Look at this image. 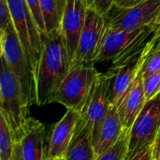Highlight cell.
Segmentation results:
<instances>
[{
  "instance_id": "1",
  "label": "cell",
  "mask_w": 160,
  "mask_h": 160,
  "mask_svg": "<svg viewBox=\"0 0 160 160\" xmlns=\"http://www.w3.org/2000/svg\"><path fill=\"white\" fill-rule=\"evenodd\" d=\"M43 51L37 73L38 106L53 103L55 95L70 70V61L61 29L41 34Z\"/></svg>"
},
{
  "instance_id": "2",
  "label": "cell",
  "mask_w": 160,
  "mask_h": 160,
  "mask_svg": "<svg viewBox=\"0 0 160 160\" xmlns=\"http://www.w3.org/2000/svg\"><path fill=\"white\" fill-rule=\"evenodd\" d=\"M0 114L7 121L14 143L20 142L26 134L32 117L29 116L30 105L22 88L4 57L1 56L0 74Z\"/></svg>"
},
{
  "instance_id": "3",
  "label": "cell",
  "mask_w": 160,
  "mask_h": 160,
  "mask_svg": "<svg viewBox=\"0 0 160 160\" xmlns=\"http://www.w3.org/2000/svg\"><path fill=\"white\" fill-rule=\"evenodd\" d=\"M158 26V24H152L133 31L107 28L97 63L111 62L116 65L136 56L142 52L148 41L147 38L155 33Z\"/></svg>"
},
{
  "instance_id": "4",
  "label": "cell",
  "mask_w": 160,
  "mask_h": 160,
  "mask_svg": "<svg viewBox=\"0 0 160 160\" xmlns=\"http://www.w3.org/2000/svg\"><path fill=\"white\" fill-rule=\"evenodd\" d=\"M0 46L1 56L15 75L27 103L30 107L37 105V77L24 54L16 30L0 33Z\"/></svg>"
},
{
  "instance_id": "5",
  "label": "cell",
  "mask_w": 160,
  "mask_h": 160,
  "mask_svg": "<svg viewBox=\"0 0 160 160\" xmlns=\"http://www.w3.org/2000/svg\"><path fill=\"white\" fill-rule=\"evenodd\" d=\"M14 27L24 54L36 74L43 51L38 25L25 0H8Z\"/></svg>"
},
{
  "instance_id": "6",
  "label": "cell",
  "mask_w": 160,
  "mask_h": 160,
  "mask_svg": "<svg viewBox=\"0 0 160 160\" xmlns=\"http://www.w3.org/2000/svg\"><path fill=\"white\" fill-rule=\"evenodd\" d=\"M156 38L154 36L145 43L142 52L136 56L120 64L112 65L107 72H104L107 94L112 105H117L122 97L135 82L142 72V67L155 47Z\"/></svg>"
},
{
  "instance_id": "7",
  "label": "cell",
  "mask_w": 160,
  "mask_h": 160,
  "mask_svg": "<svg viewBox=\"0 0 160 160\" xmlns=\"http://www.w3.org/2000/svg\"><path fill=\"white\" fill-rule=\"evenodd\" d=\"M107 28L106 17L94 8H88L85 22L70 68L77 66L94 67L101 52Z\"/></svg>"
},
{
  "instance_id": "8",
  "label": "cell",
  "mask_w": 160,
  "mask_h": 160,
  "mask_svg": "<svg viewBox=\"0 0 160 160\" xmlns=\"http://www.w3.org/2000/svg\"><path fill=\"white\" fill-rule=\"evenodd\" d=\"M98 73L95 67L71 68L61 83L53 103H60L67 109H73L81 112Z\"/></svg>"
},
{
  "instance_id": "9",
  "label": "cell",
  "mask_w": 160,
  "mask_h": 160,
  "mask_svg": "<svg viewBox=\"0 0 160 160\" xmlns=\"http://www.w3.org/2000/svg\"><path fill=\"white\" fill-rule=\"evenodd\" d=\"M160 134V92L146 101L129 132L128 153L152 147Z\"/></svg>"
},
{
  "instance_id": "10",
  "label": "cell",
  "mask_w": 160,
  "mask_h": 160,
  "mask_svg": "<svg viewBox=\"0 0 160 160\" xmlns=\"http://www.w3.org/2000/svg\"><path fill=\"white\" fill-rule=\"evenodd\" d=\"M160 11V0H145L128 8L113 7L106 16L109 29L133 31L156 24Z\"/></svg>"
},
{
  "instance_id": "11",
  "label": "cell",
  "mask_w": 160,
  "mask_h": 160,
  "mask_svg": "<svg viewBox=\"0 0 160 160\" xmlns=\"http://www.w3.org/2000/svg\"><path fill=\"white\" fill-rule=\"evenodd\" d=\"M112 104L107 94V84L104 73L99 72L91 88L88 98L81 112L82 118L88 126L93 144L95 145L100 128Z\"/></svg>"
},
{
  "instance_id": "12",
  "label": "cell",
  "mask_w": 160,
  "mask_h": 160,
  "mask_svg": "<svg viewBox=\"0 0 160 160\" xmlns=\"http://www.w3.org/2000/svg\"><path fill=\"white\" fill-rule=\"evenodd\" d=\"M87 8V0H68L64 12L61 30L65 37L70 67L74 60L80 36L85 22Z\"/></svg>"
},
{
  "instance_id": "13",
  "label": "cell",
  "mask_w": 160,
  "mask_h": 160,
  "mask_svg": "<svg viewBox=\"0 0 160 160\" xmlns=\"http://www.w3.org/2000/svg\"><path fill=\"white\" fill-rule=\"evenodd\" d=\"M81 117L80 112L68 109L63 118L52 127L46 151V159L65 156Z\"/></svg>"
},
{
  "instance_id": "14",
  "label": "cell",
  "mask_w": 160,
  "mask_h": 160,
  "mask_svg": "<svg viewBox=\"0 0 160 160\" xmlns=\"http://www.w3.org/2000/svg\"><path fill=\"white\" fill-rule=\"evenodd\" d=\"M145 103L143 78L140 73L129 89L122 97L117 105H115L124 128H131Z\"/></svg>"
},
{
  "instance_id": "15",
  "label": "cell",
  "mask_w": 160,
  "mask_h": 160,
  "mask_svg": "<svg viewBox=\"0 0 160 160\" xmlns=\"http://www.w3.org/2000/svg\"><path fill=\"white\" fill-rule=\"evenodd\" d=\"M124 129L117 108L115 105H112L105 120L102 123L98 139L94 145L97 157L103 155L114 146L121 138Z\"/></svg>"
},
{
  "instance_id": "16",
  "label": "cell",
  "mask_w": 160,
  "mask_h": 160,
  "mask_svg": "<svg viewBox=\"0 0 160 160\" xmlns=\"http://www.w3.org/2000/svg\"><path fill=\"white\" fill-rule=\"evenodd\" d=\"M64 157L67 160H96L98 158L92 142L90 129L82 117Z\"/></svg>"
},
{
  "instance_id": "17",
  "label": "cell",
  "mask_w": 160,
  "mask_h": 160,
  "mask_svg": "<svg viewBox=\"0 0 160 160\" xmlns=\"http://www.w3.org/2000/svg\"><path fill=\"white\" fill-rule=\"evenodd\" d=\"M44 140V125L38 120L32 118L26 134L20 142L22 159L46 160Z\"/></svg>"
},
{
  "instance_id": "18",
  "label": "cell",
  "mask_w": 160,
  "mask_h": 160,
  "mask_svg": "<svg viewBox=\"0 0 160 160\" xmlns=\"http://www.w3.org/2000/svg\"><path fill=\"white\" fill-rule=\"evenodd\" d=\"M67 4L68 0H39V5L45 22V34H50L61 29Z\"/></svg>"
},
{
  "instance_id": "19",
  "label": "cell",
  "mask_w": 160,
  "mask_h": 160,
  "mask_svg": "<svg viewBox=\"0 0 160 160\" xmlns=\"http://www.w3.org/2000/svg\"><path fill=\"white\" fill-rule=\"evenodd\" d=\"M14 142L10 128L0 114V160H11Z\"/></svg>"
},
{
  "instance_id": "20",
  "label": "cell",
  "mask_w": 160,
  "mask_h": 160,
  "mask_svg": "<svg viewBox=\"0 0 160 160\" xmlns=\"http://www.w3.org/2000/svg\"><path fill=\"white\" fill-rule=\"evenodd\" d=\"M129 132L130 129L125 128L117 143L106 153L98 157L96 160H124L128 150Z\"/></svg>"
},
{
  "instance_id": "21",
  "label": "cell",
  "mask_w": 160,
  "mask_h": 160,
  "mask_svg": "<svg viewBox=\"0 0 160 160\" xmlns=\"http://www.w3.org/2000/svg\"><path fill=\"white\" fill-rule=\"evenodd\" d=\"M160 69V42H157L155 44V47L151 51L150 54L148 55L141 74L142 75V78H147L153 73L158 71Z\"/></svg>"
},
{
  "instance_id": "22",
  "label": "cell",
  "mask_w": 160,
  "mask_h": 160,
  "mask_svg": "<svg viewBox=\"0 0 160 160\" xmlns=\"http://www.w3.org/2000/svg\"><path fill=\"white\" fill-rule=\"evenodd\" d=\"M15 30L8 0H0V33Z\"/></svg>"
},
{
  "instance_id": "23",
  "label": "cell",
  "mask_w": 160,
  "mask_h": 160,
  "mask_svg": "<svg viewBox=\"0 0 160 160\" xmlns=\"http://www.w3.org/2000/svg\"><path fill=\"white\" fill-rule=\"evenodd\" d=\"M146 101L153 98L160 92V69L143 79Z\"/></svg>"
},
{
  "instance_id": "24",
  "label": "cell",
  "mask_w": 160,
  "mask_h": 160,
  "mask_svg": "<svg viewBox=\"0 0 160 160\" xmlns=\"http://www.w3.org/2000/svg\"><path fill=\"white\" fill-rule=\"evenodd\" d=\"M115 0H87L88 8H94L103 16H107L114 7Z\"/></svg>"
},
{
  "instance_id": "25",
  "label": "cell",
  "mask_w": 160,
  "mask_h": 160,
  "mask_svg": "<svg viewBox=\"0 0 160 160\" xmlns=\"http://www.w3.org/2000/svg\"><path fill=\"white\" fill-rule=\"evenodd\" d=\"M28 7L30 8L34 18L38 25L39 31L41 34H45L46 33V28H45V22L43 20V16H42V12H41V8H40V5H39V0H25Z\"/></svg>"
},
{
  "instance_id": "26",
  "label": "cell",
  "mask_w": 160,
  "mask_h": 160,
  "mask_svg": "<svg viewBox=\"0 0 160 160\" xmlns=\"http://www.w3.org/2000/svg\"><path fill=\"white\" fill-rule=\"evenodd\" d=\"M153 146L134 153H127L124 160H152Z\"/></svg>"
},
{
  "instance_id": "27",
  "label": "cell",
  "mask_w": 160,
  "mask_h": 160,
  "mask_svg": "<svg viewBox=\"0 0 160 160\" xmlns=\"http://www.w3.org/2000/svg\"><path fill=\"white\" fill-rule=\"evenodd\" d=\"M142 1H145V0H115L114 6L118 8H128V7L134 6Z\"/></svg>"
},
{
  "instance_id": "28",
  "label": "cell",
  "mask_w": 160,
  "mask_h": 160,
  "mask_svg": "<svg viewBox=\"0 0 160 160\" xmlns=\"http://www.w3.org/2000/svg\"><path fill=\"white\" fill-rule=\"evenodd\" d=\"M11 160H23L22 159V149H21L20 142L14 143Z\"/></svg>"
},
{
  "instance_id": "29",
  "label": "cell",
  "mask_w": 160,
  "mask_h": 160,
  "mask_svg": "<svg viewBox=\"0 0 160 160\" xmlns=\"http://www.w3.org/2000/svg\"><path fill=\"white\" fill-rule=\"evenodd\" d=\"M153 158L156 160H160V134L153 144Z\"/></svg>"
},
{
  "instance_id": "30",
  "label": "cell",
  "mask_w": 160,
  "mask_h": 160,
  "mask_svg": "<svg viewBox=\"0 0 160 160\" xmlns=\"http://www.w3.org/2000/svg\"><path fill=\"white\" fill-rule=\"evenodd\" d=\"M153 36L155 37L157 42H160V25L158 26V28H157V30L155 31V33L153 34Z\"/></svg>"
},
{
  "instance_id": "31",
  "label": "cell",
  "mask_w": 160,
  "mask_h": 160,
  "mask_svg": "<svg viewBox=\"0 0 160 160\" xmlns=\"http://www.w3.org/2000/svg\"><path fill=\"white\" fill-rule=\"evenodd\" d=\"M46 160H67L65 157H56V158H47Z\"/></svg>"
},
{
  "instance_id": "32",
  "label": "cell",
  "mask_w": 160,
  "mask_h": 160,
  "mask_svg": "<svg viewBox=\"0 0 160 160\" xmlns=\"http://www.w3.org/2000/svg\"><path fill=\"white\" fill-rule=\"evenodd\" d=\"M156 24H158V25H160V11H159V13H158V17H157Z\"/></svg>"
},
{
  "instance_id": "33",
  "label": "cell",
  "mask_w": 160,
  "mask_h": 160,
  "mask_svg": "<svg viewBox=\"0 0 160 160\" xmlns=\"http://www.w3.org/2000/svg\"><path fill=\"white\" fill-rule=\"evenodd\" d=\"M152 160H156V159H155V158H153V159H152Z\"/></svg>"
}]
</instances>
